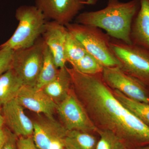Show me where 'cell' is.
Wrapping results in <instances>:
<instances>
[{"label":"cell","mask_w":149,"mask_h":149,"mask_svg":"<svg viewBox=\"0 0 149 149\" xmlns=\"http://www.w3.org/2000/svg\"><path fill=\"white\" fill-rule=\"evenodd\" d=\"M73 91L98 130L114 134L127 149L149 145V127L114 95L102 74L89 75L68 68Z\"/></svg>","instance_id":"cell-1"},{"label":"cell","mask_w":149,"mask_h":149,"mask_svg":"<svg viewBox=\"0 0 149 149\" xmlns=\"http://www.w3.org/2000/svg\"><path fill=\"white\" fill-rule=\"evenodd\" d=\"M140 6V0L128 2L108 0L104 8L79 13L74 18V22L98 27L105 31L111 38L132 44L131 26Z\"/></svg>","instance_id":"cell-2"},{"label":"cell","mask_w":149,"mask_h":149,"mask_svg":"<svg viewBox=\"0 0 149 149\" xmlns=\"http://www.w3.org/2000/svg\"><path fill=\"white\" fill-rule=\"evenodd\" d=\"M15 16L17 28L8 41L0 47H8L13 50L29 47L42 36L46 18L36 6L23 5L17 9Z\"/></svg>","instance_id":"cell-3"},{"label":"cell","mask_w":149,"mask_h":149,"mask_svg":"<svg viewBox=\"0 0 149 149\" xmlns=\"http://www.w3.org/2000/svg\"><path fill=\"white\" fill-rule=\"evenodd\" d=\"M65 27L85 48L104 67H119L120 64L110 47L111 37L98 27L70 23Z\"/></svg>","instance_id":"cell-4"},{"label":"cell","mask_w":149,"mask_h":149,"mask_svg":"<svg viewBox=\"0 0 149 149\" xmlns=\"http://www.w3.org/2000/svg\"><path fill=\"white\" fill-rule=\"evenodd\" d=\"M110 47L120 69L149 88V50L112 38Z\"/></svg>","instance_id":"cell-5"},{"label":"cell","mask_w":149,"mask_h":149,"mask_svg":"<svg viewBox=\"0 0 149 149\" xmlns=\"http://www.w3.org/2000/svg\"><path fill=\"white\" fill-rule=\"evenodd\" d=\"M46 45L40 37L29 47L14 51L12 68L23 85L35 87L44 58Z\"/></svg>","instance_id":"cell-6"},{"label":"cell","mask_w":149,"mask_h":149,"mask_svg":"<svg viewBox=\"0 0 149 149\" xmlns=\"http://www.w3.org/2000/svg\"><path fill=\"white\" fill-rule=\"evenodd\" d=\"M56 111L60 122L68 130L97 133V128L74 93L73 88L68 96L57 105Z\"/></svg>","instance_id":"cell-7"},{"label":"cell","mask_w":149,"mask_h":149,"mask_svg":"<svg viewBox=\"0 0 149 149\" xmlns=\"http://www.w3.org/2000/svg\"><path fill=\"white\" fill-rule=\"evenodd\" d=\"M102 76L112 90L119 91L134 100L149 104V88L119 67H104Z\"/></svg>","instance_id":"cell-8"},{"label":"cell","mask_w":149,"mask_h":149,"mask_svg":"<svg viewBox=\"0 0 149 149\" xmlns=\"http://www.w3.org/2000/svg\"><path fill=\"white\" fill-rule=\"evenodd\" d=\"M33 120L32 137L40 149H64V139L68 130L54 116L38 114Z\"/></svg>","instance_id":"cell-9"},{"label":"cell","mask_w":149,"mask_h":149,"mask_svg":"<svg viewBox=\"0 0 149 149\" xmlns=\"http://www.w3.org/2000/svg\"><path fill=\"white\" fill-rule=\"evenodd\" d=\"M35 6L46 19L65 26L71 23L85 6L84 0H35Z\"/></svg>","instance_id":"cell-10"},{"label":"cell","mask_w":149,"mask_h":149,"mask_svg":"<svg viewBox=\"0 0 149 149\" xmlns=\"http://www.w3.org/2000/svg\"><path fill=\"white\" fill-rule=\"evenodd\" d=\"M24 108L15 98L0 109L6 126L18 138L32 136L34 131L33 120L26 114Z\"/></svg>","instance_id":"cell-11"},{"label":"cell","mask_w":149,"mask_h":149,"mask_svg":"<svg viewBox=\"0 0 149 149\" xmlns=\"http://www.w3.org/2000/svg\"><path fill=\"white\" fill-rule=\"evenodd\" d=\"M15 99L25 108L48 116H54L57 104L44 92L42 89L23 85Z\"/></svg>","instance_id":"cell-12"},{"label":"cell","mask_w":149,"mask_h":149,"mask_svg":"<svg viewBox=\"0 0 149 149\" xmlns=\"http://www.w3.org/2000/svg\"><path fill=\"white\" fill-rule=\"evenodd\" d=\"M68 31L64 25L55 21L47 22L42 39L53 56L58 68L66 66L67 60L65 54V45Z\"/></svg>","instance_id":"cell-13"},{"label":"cell","mask_w":149,"mask_h":149,"mask_svg":"<svg viewBox=\"0 0 149 149\" xmlns=\"http://www.w3.org/2000/svg\"><path fill=\"white\" fill-rule=\"evenodd\" d=\"M140 3L131 26L130 40L132 44L149 50V0H140Z\"/></svg>","instance_id":"cell-14"},{"label":"cell","mask_w":149,"mask_h":149,"mask_svg":"<svg viewBox=\"0 0 149 149\" xmlns=\"http://www.w3.org/2000/svg\"><path fill=\"white\" fill-rule=\"evenodd\" d=\"M72 88L71 76L65 66L59 68L55 78L42 89L58 105L68 96Z\"/></svg>","instance_id":"cell-15"},{"label":"cell","mask_w":149,"mask_h":149,"mask_svg":"<svg viewBox=\"0 0 149 149\" xmlns=\"http://www.w3.org/2000/svg\"><path fill=\"white\" fill-rule=\"evenodd\" d=\"M23 84L12 68L0 75V109L16 98Z\"/></svg>","instance_id":"cell-16"},{"label":"cell","mask_w":149,"mask_h":149,"mask_svg":"<svg viewBox=\"0 0 149 149\" xmlns=\"http://www.w3.org/2000/svg\"><path fill=\"white\" fill-rule=\"evenodd\" d=\"M98 141L94 133L68 130L64 139V149H96Z\"/></svg>","instance_id":"cell-17"},{"label":"cell","mask_w":149,"mask_h":149,"mask_svg":"<svg viewBox=\"0 0 149 149\" xmlns=\"http://www.w3.org/2000/svg\"><path fill=\"white\" fill-rule=\"evenodd\" d=\"M59 69L56 65L53 56L46 45L42 64L35 87L42 89L52 81L57 75Z\"/></svg>","instance_id":"cell-18"},{"label":"cell","mask_w":149,"mask_h":149,"mask_svg":"<svg viewBox=\"0 0 149 149\" xmlns=\"http://www.w3.org/2000/svg\"><path fill=\"white\" fill-rule=\"evenodd\" d=\"M112 90L115 97L125 108L149 127V104L134 100L119 91Z\"/></svg>","instance_id":"cell-19"},{"label":"cell","mask_w":149,"mask_h":149,"mask_svg":"<svg viewBox=\"0 0 149 149\" xmlns=\"http://www.w3.org/2000/svg\"><path fill=\"white\" fill-rule=\"evenodd\" d=\"M78 72L89 75L102 74L104 66L95 58L87 54L79 60L70 64Z\"/></svg>","instance_id":"cell-20"},{"label":"cell","mask_w":149,"mask_h":149,"mask_svg":"<svg viewBox=\"0 0 149 149\" xmlns=\"http://www.w3.org/2000/svg\"><path fill=\"white\" fill-rule=\"evenodd\" d=\"M87 54L82 44L68 31L65 45V54L67 62L70 64L75 62Z\"/></svg>","instance_id":"cell-21"},{"label":"cell","mask_w":149,"mask_h":149,"mask_svg":"<svg viewBox=\"0 0 149 149\" xmlns=\"http://www.w3.org/2000/svg\"><path fill=\"white\" fill-rule=\"evenodd\" d=\"M100 138L96 149H127L124 144L113 133L106 130H98Z\"/></svg>","instance_id":"cell-22"},{"label":"cell","mask_w":149,"mask_h":149,"mask_svg":"<svg viewBox=\"0 0 149 149\" xmlns=\"http://www.w3.org/2000/svg\"><path fill=\"white\" fill-rule=\"evenodd\" d=\"M14 51L8 47H0V75L12 68Z\"/></svg>","instance_id":"cell-23"},{"label":"cell","mask_w":149,"mask_h":149,"mask_svg":"<svg viewBox=\"0 0 149 149\" xmlns=\"http://www.w3.org/2000/svg\"><path fill=\"white\" fill-rule=\"evenodd\" d=\"M17 145L18 149H40L36 146L32 136L19 137Z\"/></svg>","instance_id":"cell-24"},{"label":"cell","mask_w":149,"mask_h":149,"mask_svg":"<svg viewBox=\"0 0 149 149\" xmlns=\"http://www.w3.org/2000/svg\"><path fill=\"white\" fill-rule=\"evenodd\" d=\"M17 139L18 137L9 129L7 138L1 149H18Z\"/></svg>","instance_id":"cell-25"},{"label":"cell","mask_w":149,"mask_h":149,"mask_svg":"<svg viewBox=\"0 0 149 149\" xmlns=\"http://www.w3.org/2000/svg\"><path fill=\"white\" fill-rule=\"evenodd\" d=\"M8 130V128L5 124L3 118L0 110V149L1 148L6 140Z\"/></svg>","instance_id":"cell-26"},{"label":"cell","mask_w":149,"mask_h":149,"mask_svg":"<svg viewBox=\"0 0 149 149\" xmlns=\"http://www.w3.org/2000/svg\"><path fill=\"white\" fill-rule=\"evenodd\" d=\"M85 5L94 6L100 0H84Z\"/></svg>","instance_id":"cell-27"},{"label":"cell","mask_w":149,"mask_h":149,"mask_svg":"<svg viewBox=\"0 0 149 149\" xmlns=\"http://www.w3.org/2000/svg\"><path fill=\"white\" fill-rule=\"evenodd\" d=\"M137 149H149V145L148 146H145L141 147Z\"/></svg>","instance_id":"cell-28"}]
</instances>
